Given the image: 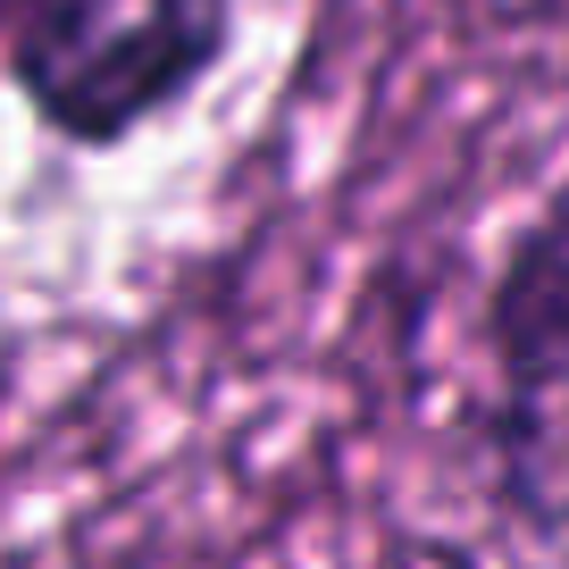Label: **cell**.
<instances>
[{
  "label": "cell",
  "instance_id": "6da1fadb",
  "mask_svg": "<svg viewBox=\"0 0 569 569\" xmlns=\"http://www.w3.org/2000/svg\"><path fill=\"white\" fill-rule=\"evenodd\" d=\"M234 42V0H0V76L76 151L177 118Z\"/></svg>",
  "mask_w": 569,
  "mask_h": 569
},
{
  "label": "cell",
  "instance_id": "7a4b0ae2",
  "mask_svg": "<svg viewBox=\"0 0 569 569\" xmlns=\"http://www.w3.org/2000/svg\"><path fill=\"white\" fill-rule=\"evenodd\" d=\"M495 469L536 545L561 528V201H536L495 284Z\"/></svg>",
  "mask_w": 569,
  "mask_h": 569
}]
</instances>
